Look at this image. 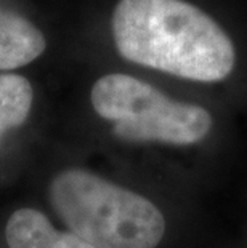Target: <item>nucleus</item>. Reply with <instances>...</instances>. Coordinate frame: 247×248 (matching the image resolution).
Returning <instances> with one entry per match:
<instances>
[{
    "mask_svg": "<svg viewBox=\"0 0 247 248\" xmlns=\"http://www.w3.org/2000/svg\"><path fill=\"white\" fill-rule=\"evenodd\" d=\"M33 87L18 74H0V138L5 131L23 125L33 106Z\"/></svg>",
    "mask_w": 247,
    "mask_h": 248,
    "instance_id": "nucleus-6",
    "label": "nucleus"
},
{
    "mask_svg": "<svg viewBox=\"0 0 247 248\" xmlns=\"http://www.w3.org/2000/svg\"><path fill=\"white\" fill-rule=\"evenodd\" d=\"M5 237L10 248H95L72 232L58 231L44 213L19 208L10 216Z\"/></svg>",
    "mask_w": 247,
    "mask_h": 248,
    "instance_id": "nucleus-4",
    "label": "nucleus"
},
{
    "mask_svg": "<svg viewBox=\"0 0 247 248\" xmlns=\"http://www.w3.org/2000/svg\"><path fill=\"white\" fill-rule=\"evenodd\" d=\"M50 202L72 234L95 248H156L165 219L148 199L85 170H66L50 184Z\"/></svg>",
    "mask_w": 247,
    "mask_h": 248,
    "instance_id": "nucleus-2",
    "label": "nucleus"
},
{
    "mask_svg": "<svg viewBox=\"0 0 247 248\" xmlns=\"http://www.w3.org/2000/svg\"><path fill=\"white\" fill-rule=\"evenodd\" d=\"M47 42L37 26L0 8V71L26 66L45 51Z\"/></svg>",
    "mask_w": 247,
    "mask_h": 248,
    "instance_id": "nucleus-5",
    "label": "nucleus"
},
{
    "mask_svg": "<svg viewBox=\"0 0 247 248\" xmlns=\"http://www.w3.org/2000/svg\"><path fill=\"white\" fill-rule=\"evenodd\" d=\"M90 99L99 117L114 124L115 138L129 142L196 144L214 125L212 115L204 108L175 101L125 74H109L97 80Z\"/></svg>",
    "mask_w": 247,
    "mask_h": 248,
    "instance_id": "nucleus-3",
    "label": "nucleus"
},
{
    "mask_svg": "<svg viewBox=\"0 0 247 248\" xmlns=\"http://www.w3.org/2000/svg\"><path fill=\"white\" fill-rule=\"evenodd\" d=\"M113 37L120 56L196 82H220L234 67L228 34L185 0H119Z\"/></svg>",
    "mask_w": 247,
    "mask_h": 248,
    "instance_id": "nucleus-1",
    "label": "nucleus"
}]
</instances>
